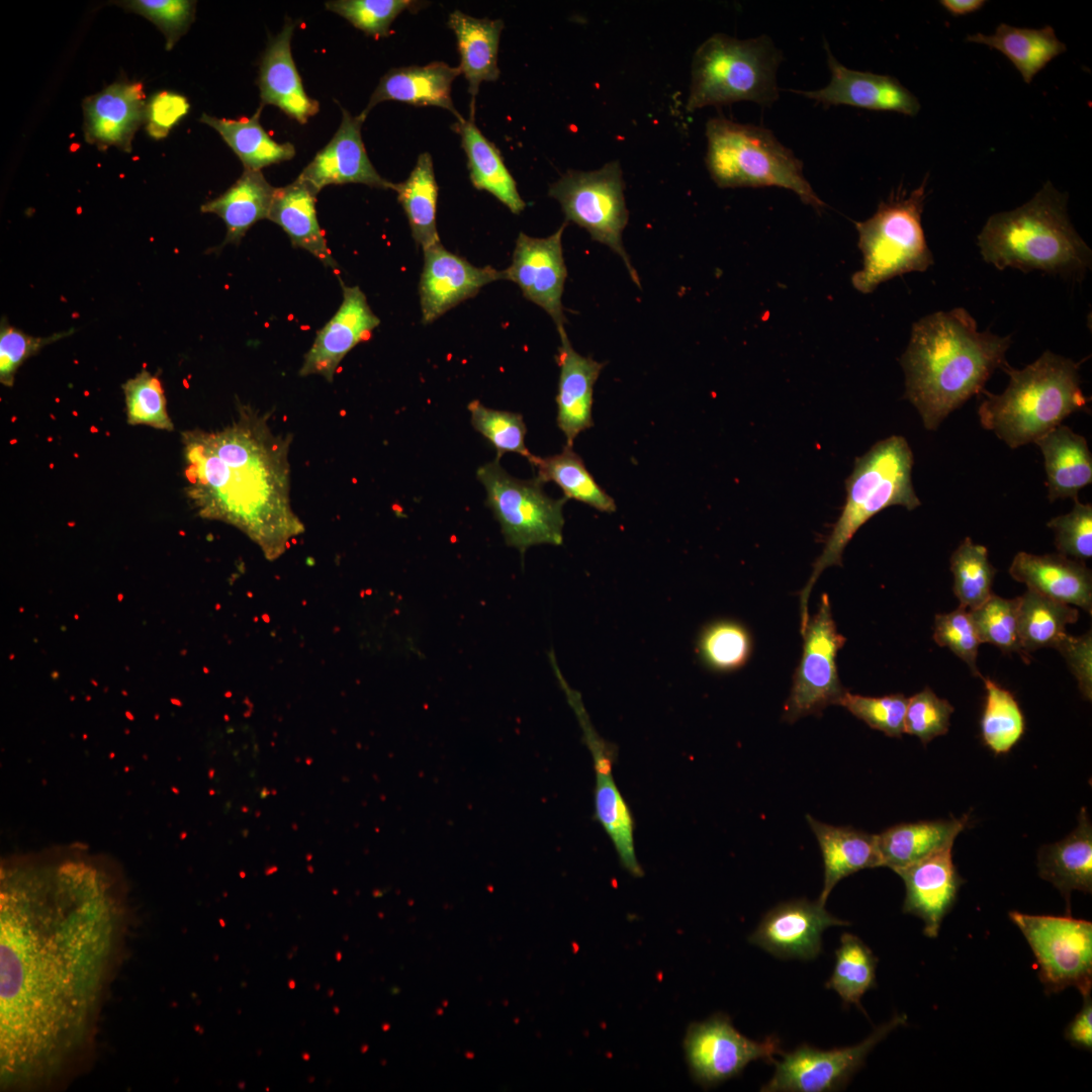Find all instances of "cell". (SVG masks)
<instances>
[{"instance_id":"1","label":"cell","mask_w":1092,"mask_h":1092,"mask_svg":"<svg viewBox=\"0 0 1092 1092\" xmlns=\"http://www.w3.org/2000/svg\"><path fill=\"white\" fill-rule=\"evenodd\" d=\"M72 868L54 892L2 888V1087L50 1083L92 1042L121 919L95 873L81 887Z\"/></svg>"},{"instance_id":"2","label":"cell","mask_w":1092,"mask_h":1092,"mask_svg":"<svg viewBox=\"0 0 1092 1092\" xmlns=\"http://www.w3.org/2000/svg\"><path fill=\"white\" fill-rule=\"evenodd\" d=\"M188 495L201 517L245 533L269 560L304 531L290 498V437L241 405L233 423L214 432L183 434Z\"/></svg>"},{"instance_id":"3","label":"cell","mask_w":1092,"mask_h":1092,"mask_svg":"<svg viewBox=\"0 0 1092 1092\" xmlns=\"http://www.w3.org/2000/svg\"><path fill=\"white\" fill-rule=\"evenodd\" d=\"M1011 337L979 332L963 307L936 311L913 324L901 356L905 394L925 429L934 431L954 410L984 390L993 372L1007 364Z\"/></svg>"},{"instance_id":"4","label":"cell","mask_w":1092,"mask_h":1092,"mask_svg":"<svg viewBox=\"0 0 1092 1092\" xmlns=\"http://www.w3.org/2000/svg\"><path fill=\"white\" fill-rule=\"evenodd\" d=\"M1067 201L1048 181L1023 205L991 215L978 236L985 262L1081 281L1092 253L1069 219Z\"/></svg>"},{"instance_id":"5","label":"cell","mask_w":1092,"mask_h":1092,"mask_svg":"<svg viewBox=\"0 0 1092 1092\" xmlns=\"http://www.w3.org/2000/svg\"><path fill=\"white\" fill-rule=\"evenodd\" d=\"M1079 366L1051 351L1023 369L1007 363L1001 368L1009 376L1006 389L1000 394L981 392L985 395L978 408L982 427L1012 449L1034 443L1087 406Z\"/></svg>"},{"instance_id":"6","label":"cell","mask_w":1092,"mask_h":1092,"mask_svg":"<svg viewBox=\"0 0 1092 1092\" xmlns=\"http://www.w3.org/2000/svg\"><path fill=\"white\" fill-rule=\"evenodd\" d=\"M913 463L908 442L896 435L877 442L855 459L845 480L846 497L841 513L801 592V630L809 620L808 599L814 583L825 568L841 566L843 551L857 530L889 507L901 506L912 511L921 505L912 484Z\"/></svg>"},{"instance_id":"7","label":"cell","mask_w":1092,"mask_h":1092,"mask_svg":"<svg viewBox=\"0 0 1092 1092\" xmlns=\"http://www.w3.org/2000/svg\"><path fill=\"white\" fill-rule=\"evenodd\" d=\"M705 163L720 188L777 186L796 193L816 211L825 203L803 173V163L768 128L724 117L706 123Z\"/></svg>"},{"instance_id":"8","label":"cell","mask_w":1092,"mask_h":1092,"mask_svg":"<svg viewBox=\"0 0 1092 1092\" xmlns=\"http://www.w3.org/2000/svg\"><path fill=\"white\" fill-rule=\"evenodd\" d=\"M781 61L782 53L766 35L738 39L713 34L693 58L688 111L739 101L771 105L779 98Z\"/></svg>"},{"instance_id":"9","label":"cell","mask_w":1092,"mask_h":1092,"mask_svg":"<svg viewBox=\"0 0 1092 1092\" xmlns=\"http://www.w3.org/2000/svg\"><path fill=\"white\" fill-rule=\"evenodd\" d=\"M926 185L927 177L908 195L901 189L891 193L870 218L854 222L863 258L862 268L851 277L857 291L871 293L891 278L933 265L921 223Z\"/></svg>"},{"instance_id":"10","label":"cell","mask_w":1092,"mask_h":1092,"mask_svg":"<svg viewBox=\"0 0 1092 1092\" xmlns=\"http://www.w3.org/2000/svg\"><path fill=\"white\" fill-rule=\"evenodd\" d=\"M496 458L480 466L476 478L486 491L485 506L500 526L508 546L524 556L534 545H561L565 497L555 499L543 490L536 477L520 479L511 475Z\"/></svg>"},{"instance_id":"11","label":"cell","mask_w":1092,"mask_h":1092,"mask_svg":"<svg viewBox=\"0 0 1092 1092\" xmlns=\"http://www.w3.org/2000/svg\"><path fill=\"white\" fill-rule=\"evenodd\" d=\"M624 189L620 163L612 161L595 171H567L550 185L548 194L560 203L566 222L584 229L594 241L616 253L632 281L640 287L639 276L622 241L629 218Z\"/></svg>"},{"instance_id":"12","label":"cell","mask_w":1092,"mask_h":1092,"mask_svg":"<svg viewBox=\"0 0 1092 1092\" xmlns=\"http://www.w3.org/2000/svg\"><path fill=\"white\" fill-rule=\"evenodd\" d=\"M1038 965L1048 994L1075 987L1082 995L1092 988V923L1071 916L1009 912Z\"/></svg>"},{"instance_id":"13","label":"cell","mask_w":1092,"mask_h":1092,"mask_svg":"<svg viewBox=\"0 0 1092 1092\" xmlns=\"http://www.w3.org/2000/svg\"><path fill=\"white\" fill-rule=\"evenodd\" d=\"M801 633L803 653L784 707L783 718L787 722L819 714L829 705H839L846 692L836 665L837 652L846 638L836 629L827 594L822 595L817 613L809 617Z\"/></svg>"},{"instance_id":"14","label":"cell","mask_w":1092,"mask_h":1092,"mask_svg":"<svg viewBox=\"0 0 1092 1092\" xmlns=\"http://www.w3.org/2000/svg\"><path fill=\"white\" fill-rule=\"evenodd\" d=\"M682 1046L693 1080L705 1089L738 1076L753 1061L774 1063L782 1053L778 1038L750 1039L722 1013L691 1023Z\"/></svg>"},{"instance_id":"15","label":"cell","mask_w":1092,"mask_h":1092,"mask_svg":"<svg viewBox=\"0 0 1092 1092\" xmlns=\"http://www.w3.org/2000/svg\"><path fill=\"white\" fill-rule=\"evenodd\" d=\"M905 1015H896L861 1042L847 1048L822 1051L802 1044L777 1062L763 1092H826L844 1087L864 1064L870 1052L892 1030L905 1024Z\"/></svg>"},{"instance_id":"16","label":"cell","mask_w":1092,"mask_h":1092,"mask_svg":"<svg viewBox=\"0 0 1092 1092\" xmlns=\"http://www.w3.org/2000/svg\"><path fill=\"white\" fill-rule=\"evenodd\" d=\"M571 709L577 718L582 731V739L593 759L596 818L609 836L623 869L631 876L640 878L644 873L636 855L634 818L613 775L617 747L597 732L582 700L573 702Z\"/></svg>"},{"instance_id":"17","label":"cell","mask_w":1092,"mask_h":1092,"mask_svg":"<svg viewBox=\"0 0 1092 1092\" xmlns=\"http://www.w3.org/2000/svg\"><path fill=\"white\" fill-rule=\"evenodd\" d=\"M566 223L547 238H532L520 233L512 264L504 270L505 280L515 282L525 298L543 308L558 333L565 331L566 323L561 300L567 277L562 252Z\"/></svg>"},{"instance_id":"18","label":"cell","mask_w":1092,"mask_h":1092,"mask_svg":"<svg viewBox=\"0 0 1092 1092\" xmlns=\"http://www.w3.org/2000/svg\"><path fill=\"white\" fill-rule=\"evenodd\" d=\"M847 924L819 900H793L768 910L749 941L780 959L813 960L821 952L824 930Z\"/></svg>"},{"instance_id":"19","label":"cell","mask_w":1092,"mask_h":1092,"mask_svg":"<svg viewBox=\"0 0 1092 1092\" xmlns=\"http://www.w3.org/2000/svg\"><path fill=\"white\" fill-rule=\"evenodd\" d=\"M420 279L422 322L431 324L446 311L474 296L484 285L505 280L504 270L476 267L439 243L424 250Z\"/></svg>"},{"instance_id":"20","label":"cell","mask_w":1092,"mask_h":1092,"mask_svg":"<svg viewBox=\"0 0 1092 1092\" xmlns=\"http://www.w3.org/2000/svg\"><path fill=\"white\" fill-rule=\"evenodd\" d=\"M831 73L827 86L814 91H796L824 105H848L874 111H891L915 116L918 98L895 77L849 69L825 44Z\"/></svg>"},{"instance_id":"21","label":"cell","mask_w":1092,"mask_h":1092,"mask_svg":"<svg viewBox=\"0 0 1092 1092\" xmlns=\"http://www.w3.org/2000/svg\"><path fill=\"white\" fill-rule=\"evenodd\" d=\"M343 300L333 317L317 332L303 358L300 376L321 375L332 382L345 356L360 342L370 338L380 324L366 295L358 286L341 281Z\"/></svg>"},{"instance_id":"22","label":"cell","mask_w":1092,"mask_h":1092,"mask_svg":"<svg viewBox=\"0 0 1092 1092\" xmlns=\"http://www.w3.org/2000/svg\"><path fill=\"white\" fill-rule=\"evenodd\" d=\"M342 122L329 144L303 169L299 177L317 193L328 185L360 183L381 189H394V183L381 177L366 153L361 127L365 119L352 116L342 108Z\"/></svg>"},{"instance_id":"23","label":"cell","mask_w":1092,"mask_h":1092,"mask_svg":"<svg viewBox=\"0 0 1092 1092\" xmlns=\"http://www.w3.org/2000/svg\"><path fill=\"white\" fill-rule=\"evenodd\" d=\"M951 849L945 847L895 871L906 888L903 912L922 919L924 934L932 938L937 936L964 882L952 861Z\"/></svg>"},{"instance_id":"24","label":"cell","mask_w":1092,"mask_h":1092,"mask_svg":"<svg viewBox=\"0 0 1092 1092\" xmlns=\"http://www.w3.org/2000/svg\"><path fill=\"white\" fill-rule=\"evenodd\" d=\"M84 132L89 144L105 150L131 151L135 131L146 118L143 84L118 82L84 100Z\"/></svg>"},{"instance_id":"25","label":"cell","mask_w":1092,"mask_h":1092,"mask_svg":"<svg viewBox=\"0 0 1092 1092\" xmlns=\"http://www.w3.org/2000/svg\"><path fill=\"white\" fill-rule=\"evenodd\" d=\"M558 334L560 346L556 355L559 366L556 421L566 439V445L572 447L576 437L594 426V386L605 363L577 353L572 348L566 331Z\"/></svg>"},{"instance_id":"26","label":"cell","mask_w":1092,"mask_h":1092,"mask_svg":"<svg viewBox=\"0 0 1092 1092\" xmlns=\"http://www.w3.org/2000/svg\"><path fill=\"white\" fill-rule=\"evenodd\" d=\"M1009 573L1027 589L1092 613V575L1083 561L1022 551L1014 556Z\"/></svg>"},{"instance_id":"27","label":"cell","mask_w":1092,"mask_h":1092,"mask_svg":"<svg viewBox=\"0 0 1092 1092\" xmlns=\"http://www.w3.org/2000/svg\"><path fill=\"white\" fill-rule=\"evenodd\" d=\"M295 24L287 19L282 30L269 39L260 63L258 85L261 105H275L301 124L316 114L320 104L307 96L291 54Z\"/></svg>"},{"instance_id":"28","label":"cell","mask_w":1092,"mask_h":1092,"mask_svg":"<svg viewBox=\"0 0 1092 1092\" xmlns=\"http://www.w3.org/2000/svg\"><path fill=\"white\" fill-rule=\"evenodd\" d=\"M460 74L459 67H450L444 62L391 69L380 79L367 106L359 115L365 119L375 105L393 100L417 106L442 107L460 120L463 117L451 98L452 83Z\"/></svg>"},{"instance_id":"29","label":"cell","mask_w":1092,"mask_h":1092,"mask_svg":"<svg viewBox=\"0 0 1092 1092\" xmlns=\"http://www.w3.org/2000/svg\"><path fill=\"white\" fill-rule=\"evenodd\" d=\"M807 821L815 834L823 857L824 881L819 901L826 903L836 884L864 869L883 867L878 835L849 826H833L810 815Z\"/></svg>"},{"instance_id":"30","label":"cell","mask_w":1092,"mask_h":1092,"mask_svg":"<svg viewBox=\"0 0 1092 1092\" xmlns=\"http://www.w3.org/2000/svg\"><path fill=\"white\" fill-rule=\"evenodd\" d=\"M317 192L301 177L275 189L268 219L278 224L294 248L302 249L323 265L339 269L320 226L315 198Z\"/></svg>"},{"instance_id":"31","label":"cell","mask_w":1092,"mask_h":1092,"mask_svg":"<svg viewBox=\"0 0 1092 1092\" xmlns=\"http://www.w3.org/2000/svg\"><path fill=\"white\" fill-rule=\"evenodd\" d=\"M1034 443L1044 458L1049 500L1078 499L1080 489L1092 482V455L1086 439L1060 425Z\"/></svg>"},{"instance_id":"32","label":"cell","mask_w":1092,"mask_h":1092,"mask_svg":"<svg viewBox=\"0 0 1092 1092\" xmlns=\"http://www.w3.org/2000/svg\"><path fill=\"white\" fill-rule=\"evenodd\" d=\"M1038 875L1052 883L1070 904L1071 892H1092V825L1082 808L1078 826L1065 839L1038 851Z\"/></svg>"},{"instance_id":"33","label":"cell","mask_w":1092,"mask_h":1092,"mask_svg":"<svg viewBox=\"0 0 1092 1092\" xmlns=\"http://www.w3.org/2000/svg\"><path fill=\"white\" fill-rule=\"evenodd\" d=\"M448 26L457 39L459 69L468 81V92L472 96L470 118L474 119V98L480 83L495 81L500 74L497 53L504 22L475 18L456 10L449 15Z\"/></svg>"},{"instance_id":"34","label":"cell","mask_w":1092,"mask_h":1092,"mask_svg":"<svg viewBox=\"0 0 1092 1092\" xmlns=\"http://www.w3.org/2000/svg\"><path fill=\"white\" fill-rule=\"evenodd\" d=\"M969 816L900 823L878 835L883 867L894 872L953 845L966 828Z\"/></svg>"},{"instance_id":"35","label":"cell","mask_w":1092,"mask_h":1092,"mask_svg":"<svg viewBox=\"0 0 1092 1092\" xmlns=\"http://www.w3.org/2000/svg\"><path fill=\"white\" fill-rule=\"evenodd\" d=\"M275 189L261 171L244 169L226 191L201 205L202 212L214 213L225 223L226 235L217 249L239 245L252 225L268 219Z\"/></svg>"},{"instance_id":"36","label":"cell","mask_w":1092,"mask_h":1092,"mask_svg":"<svg viewBox=\"0 0 1092 1092\" xmlns=\"http://www.w3.org/2000/svg\"><path fill=\"white\" fill-rule=\"evenodd\" d=\"M461 138L466 154L467 168L473 186L492 194L514 214L526 207L519 194L517 183L507 169L499 150L489 142L474 123V119L462 118L453 124Z\"/></svg>"},{"instance_id":"37","label":"cell","mask_w":1092,"mask_h":1092,"mask_svg":"<svg viewBox=\"0 0 1092 1092\" xmlns=\"http://www.w3.org/2000/svg\"><path fill=\"white\" fill-rule=\"evenodd\" d=\"M967 40L987 46L1003 54L1020 73L1023 81L1031 83L1035 75L1067 48L1052 26L1042 28L1016 27L999 24L992 34L975 33Z\"/></svg>"},{"instance_id":"38","label":"cell","mask_w":1092,"mask_h":1092,"mask_svg":"<svg viewBox=\"0 0 1092 1092\" xmlns=\"http://www.w3.org/2000/svg\"><path fill=\"white\" fill-rule=\"evenodd\" d=\"M262 106L251 116L238 119L218 118L203 113L200 122L214 128L244 165V169L261 171L272 164L291 160L295 148L290 143L279 144L262 127L259 117Z\"/></svg>"},{"instance_id":"39","label":"cell","mask_w":1092,"mask_h":1092,"mask_svg":"<svg viewBox=\"0 0 1092 1092\" xmlns=\"http://www.w3.org/2000/svg\"><path fill=\"white\" fill-rule=\"evenodd\" d=\"M418 246L426 250L441 243L437 230L438 185L436 182L433 160L425 152L418 158L417 164L406 180L394 184Z\"/></svg>"},{"instance_id":"40","label":"cell","mask_w":1092,"mask_h":1092,"mask_svg":"<svg viewBox=\"0 0 1092 1092\" xmlns=\"http://www.w3.org/2000/svg\"><path fill=\"white\" fill-rule=\"evenodd\" d=\"M1079 612L1067 605L1027 589L1018 597L1017 632L1020 646L1028 655L1039 648H1055L1067 634L1066 627L1076 623Z\"/></svg>"},{"instance_id":"41","label":"cell","mask_w":1092,"mask_h":1092,"mask_svg":"<svg viewBox=\"0 0 1092 1092\" xmlns=\"http://www.w3.org/2000/svg\"><path fill=\"white\" fill-rule=\"evenodd\" d=\"M529 462L536 468V478L543 484L548 481L557 484L566 499H575L604 513L616 511L615 499L599 485L572 447L566 445L560 453L547 457L534 455Z\"/></svg>"},{"instance_id":"42","label":"cell","mask_w":1092,"mask_h":1092,"mask_svg":"<svg viewBox=\"0 0 1092 1092\" xmlns=\"http://www.w3.org/2000/svg\"><path fill=\"white\" fill-rule=\"evenodd\" d=\"M877 963V958L861 939L844 933L835 950L834 969L825 987L835 991L845 1005L853 1004L862 1010L861 997L876 987Z\"/></svg>"},{"instance_id":"43","label":"cell","mask_w":1092,"mask_h":1092,"mask_svg":"<svg viewBox=\"0 0 1092 1092\" xmlns=\"http://www.w3.org/2000/svg\"><path fill=\"white\" fill-rule=\"evenodd\" d=\"M986 689L985 707L981 718L984 744L996 755L1009 752L1025 731L1024 715L1006 689L989 677L982 676Z\"/></svg>"},{"instance_id":"44","label":"cell","mask_w":1092,"mask_h":1092,"mask_svg":"<svg viewBox=\"0 0 1092 1092\" xmlns=\"http://www.w3.org/2000/svg\"><path fill=\"white\" fill-rule=\"evenodd\" d=\"M953 574V593L960 606L972 610L981 606L992 595L996 568L991 564L985 546L967 537L949 558Z\"/></svg>"},{"instance_id":"45","label":"cell","mask_w":1092,"mask_h":1092,"mask_svg":"<svg viewBox=\"0 0 1092 1092\" xmlns=\"http://www.w3.org/2000/svg\"><path fill=\"white\" fill-rule=\"evenodd\" d=\"M752 640L748 630L732 620H718L704 627L697 641L702 663L717 672L734 671L750 657Z\"/></svg>"},{"instance_id":"46","label":"cell","mask_w":1092,"mask_h":1092,"mask_svg":"<svg viewBox=\"0 0 1092 1092\" xmlns=\"http://www.w3.org/2000/svg\"><path fill=\"white\" fill-rule=\"evenodd\" d=\"M467 408L472 427L493 446L496 458L505 453H517L528 461L533 458L525 443L527 428L521 414L490 408L477 399Z\"/></svg>"},{"instance_id":"47","label":"cell","mask_w":1092,"mask_h":1092,"mask_svg":"<svg viewBox=\"0 0 1092 1092\" xmlns=\"http://www.w3.org/2000/svg\"><path fill=\"white\" fill-rule=\"evenodd\" d=\"M1018 598L1004 599L992 595L981 606L969 610L981 642L991 643L1004 653H1018L1029 661L1019 642L1017 632Z\"/></svg>"},{"instance_id":"48","label":"cell","mask_w":1092,"mask_h":1092,"mask_svg":"<svg viewBox=\"0 0 1092 1092\" xmlns=\"http://www.w3.org/2000/svg\"><path fill=\"white\" fill-rule=\"evenodd\" d=\"M122 388L128 424L173 430L164 389L158 375L144 369L128 379Z\"/></svg>"},{"instance_id":"49","label":"cell","mask_w":1092,"mask_h":1092,"mask_svg":"<svg viewBox=\"0 0 1092 1092\" xmlns=\"http://www.w3.org/2000/svg\"><path fill=\"white\" fill-rule=\"evenodd\" d=\"M420 4L410 0H335L326 2V7L366 34L386 37L397 15L404 10H417Z\"/></svg>"},{"instance_id":"50","label":"cell","mask_w":1092,"mask_h":1092,"mask_svg":"<svg viewBox=\"0 0 1092 1092\" xmlns=\"http://www.w3.org/2000/svg\"><path fill=\"white\" fill-rule=\"evenodd\" d=\"M908 699L902 694L884 697H866L845 692L839 705L871 728L889 737H901Z\"/></svg>"},{"instance_id":"51","label":"cell","mask_w":1092,"mask_h":1092,"mask_svg":"<svg viewBox=\"0 0 1092 1092\" xmlns=\"http://www.w3.org/2000/svg\"><path fill=\"white\" fill-rule=\"evenodd\" d=\"M953 711L954 708L947 700L937 697L926 687L908 699L904 732L927 744L933 738L947 733Z\"/></svg>"},{"instance_id":"52","label":"cell","mask_w":1092,"mask_h":1092,"mask_svg":"<svg viewBox=\"0 0 1092 1092\" xmlns=\"http://www.w3.org/2000/svg\"><path fill=\"white\" fill-rule=\"evenodd\" d=\"M933 640L964 660L974 675L983 676L977 667L978 649L982 642L968 609L960 606L950 613L935 615Z\"/></svg>"},{"instance_id":"53","label":"cell","mask_w":1092,"mask_h":1092,"mask_svg":"<svg viewBox=\"0 0 1092 1092\" xmlns=\"http://www.w3.org/2000/svg\"><path fill=\"white\" fill-rule=\"evenodd\" d=\"M1048 527L1055 533L1059 554L1085 562L1092 556V505L1074 500L1066 515L1053 518Z\"/></svg>"},{"instance_id":"54","label":"cell","mask_w":1092,"mask_h":1092,"mask_svg":"<svg viewBox=\"0 0 1092 1092\" xmlns=\"http://www.w3.org/2000/svg\"><path fill=\"white\" fill-rule=\"evenodd\" d=\"M69 330L51 335L49 337H33L1 321L0 326V382L5 386H12L15 373L18 368L31 356L37 354L44 346L59 341L73 334Z\"/></svg>"},{"instance_id":"55","label":"cell","mask_w":1092,"mask_h":1092,"mask_svg":"<svg viewBox=\"0 0 1092 1092\" xmlns=\"http://www.w3.org/2000/svg\"><path fill=\"white\" fill-rule=\"evenodd\" d=\"M119 5L154 22L163 31L168 51L187 31L194 18L195 1L131 0Z\"/></svg>"},{"instance_id":"56","label":"cell","mask_w":1092,"mask_h":1092,"mask_svg":"<svg viewBox=\"0 0 1092 1092\" xmlns=\"http://www.w3.org/2000/svg\"><path fill=\"white\" fill-rule=\"evenodd\" d=\"M188 110L189 103L181 94L170 91L155 94L147 103L146 108L145 121L148 133L154 139L165 138Z\"/></svg>"},{"instance_id":"57","label":"cell","mask_w":1092,"mask_h":1092,"mask_svg":"<svg viewBox=\"0 0 1092 1092\" xmlns=\"http://www.w3.org/2000/svg\"><path fill=\"white\" fill-rule=\"evenodd\" d=\"M1067 661L1071 672L1078 680L1082 696L1092 699V636L1087 632L1081 636L1066 634L1055 647Z\"/></svg>"},{"instance_id":"58","label":"cell","mask_w":1092,"mask_h":1092,"mask_svg":"<svg viewBox=\"0 0 1092 1092\" xmlns=\"http://www.w3.org/2000/svg\"><path fill=\"white\" fill-rule=\"evenodd\" d=\"M1083 996L1081 1010L1075 1015L1065 1031V1037L1076 1048L1092 1049V999L1091 993Z\"/></svg>"},{"instance_id":"59","label":"cell","mask_w":1092,"mask_h":1092,"mask_svg":"<svg viewBox=\"0 0 1092 1092\" xmlns=\"http://www.w3.org/2000/svg\"><path fill=\"white\" fill-rule=\"evenodd\" d=\"M939 3L952 16H964L980 10L986 4V1L941 0Z\"/></svg>"},{"instance_id":"60","label":"cell","mask_w":1092,"mask_h":1092,"mask_svg":"<svg viewBox=\"0 0 1092 1092\" xmlns=\"http://www.w3.org/2000/svg\"><path fill=\"white\" fill-rule=\"evenodd\" d=\"M289 987H290L291 989L295 988V982H294L293 980H290V981H289Z\"/></svg>"},{"instance_id":"61","label":"cell","mask_w":1092,"mask_h":1092,"mask_svg":"<svg viewBox=\"0 0 1092 1092\" xmlns=\"http://www.w3.org/2000/svg\"><path fill=\"white\" fill-rule=\"evenodd\" d=\"M302 1058L305 1059V1060H309V1056L307 1054H303Z\"/></svg>"}]
</instances>
